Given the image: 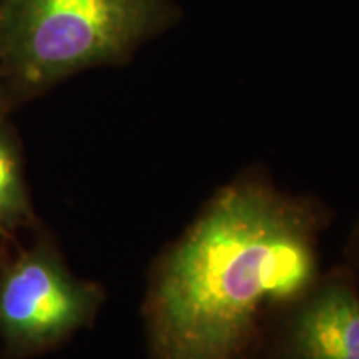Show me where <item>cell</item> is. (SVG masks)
Here are the masks:
<instances>
[{
    "mask_svg": "<svg viewBox=\"0 0 359 359\" xmlns=\"http://www.w3.org/2000/svg\"><path fill=\"white\" fill-rule=\"evenodd\" d=\"M278 323L288 359H359V291L348 275H321Z\"/></svg>",
    "mask_w": 359,
    "mask_h": 359,
    "instance_id": "277c9868",
    "label": "cell"
},
{
    "mask_svg": "<svg viewBox=\"0 0 359 359\" xmlns=\"http://www.w3.org/2000/svg\"><path fill=\"white\" fill-rule=\"evenodd\" d=\"M326 215L268 178L236 177L206 201L151 273L155 359H246L264 327L321 276Z\"/></svg>",
    "mask_w": 359,
    "mask_h": 359,
    "instance_id": "6da1fadb",
    "label": "cell"
},
{
    "mask_svg": "<svg viewBox=\"0 0 359 359\" xmlns=\"http://www.w3.org/2000/svg\"><path fill=\"white\" fill-rule=\"evenodd\" d=\"M97 303V290L75 280L50 255H29L2 283L0 326L20 343H50L87 323Z\"/></svg>",
    "mask_w": 359,
    "mask_h": 359,
    "instance_id": "3957f363",
    "label": "cell"
},
{
    "mask_svg": "<svg viewBox=\"0 0 359 359\" xmlns=\"http://www.w3.org/2000/svg\"><path fill=\"white\" fill-rule=\"evenodd\" d=\"M24 208V188H22L19 165L13 148L0 135V222H7Z\"/></svg>",
    "mask_w": 359,
    "mask_h": 359,
    "instance_id": "5b68a950",
    "label": "cell"
},
{
    "mask_svg": "<svg viewBox=\"0 0 359 359\" xmlns=\"http://www.w3.org/2000/svg\"><path fill=\"white\" fill-rule=\"evenodd\" d=\"M163 0H0V58L40 88L127 58L167 24Z\"/></svg>",
    "mask_w": 359,
    "mask_h": 359,
    "instance_id": "7a4b0ae2",
    "label": "cell"
}]
</instances>
